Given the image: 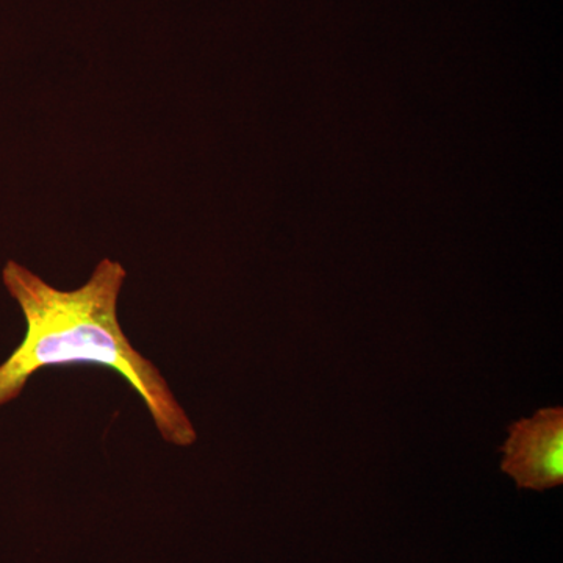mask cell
<instances>
[{
  "instance_id": "obj_2",
  "label": "cell",
  "mask_w": 563,
  "mask_h": 563,
  "mask_svg": "<svg viewBox=\"0 0 563 563\" xmlns=\"http://www.w3.org/2000/svg\"><path fill=\"white\" fill-rule=\"evenodd\" d=\"M501 468L518 487L548 490L563 483V409L550 407L514 422Z\"/></svg>"
},
{
  "instance_id": "obj_1",
  "label": "cell",
  "mask_w": 563,
  "mask_h": 563,
  "mask_svg": "<svg viewBox=\"0 0 563 563\" xmlns=\"http://www.w3.org/2000/svg\"><path fill=\"white\" fill-rule=\"evenodd\" d=\"M125 277L121 263L103 258L87 284L65 291L20 263H7L3 284L20 303L25 335L0 365V407L16 399L40 369L106 366L139 393L165 442L191 446L198 435L190 418L161 369L132 346L118 320V298Z\"/></svg>"
}]
</instances>
